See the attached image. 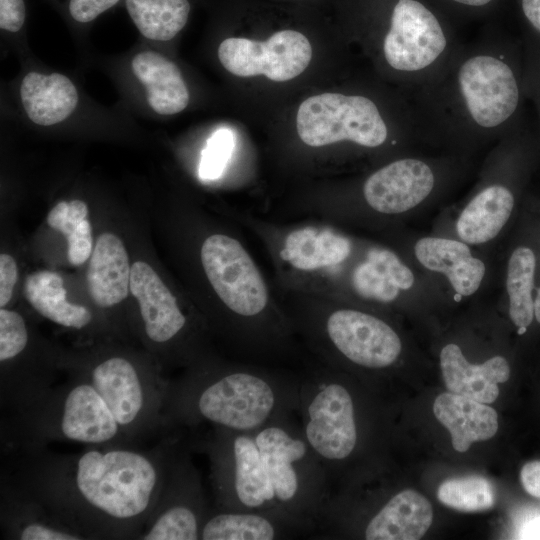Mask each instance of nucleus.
<instances>
[{
    "label": "nucleus",
    "instance_id": "obj_1",
    "mask_svg": "<svg viewBox=\"0 0 540 540\" xmlns=\"http://www.w3.org/2000/svg\"><path fill=\"white\" fill-rule=\"evenodd\" d=\"M179 437L169 433L150 450L105 444L76 453L5 443L1 481L32 495L86 539H140Z\"/></svg>",
    "mask_w": 540,
    "mask_h": 540
},
{
    "label": "nucleus",
    "instance_id": "obj_2",
    "mask_svg": "<svg viewBox=\"0 0 540 540\" xmlns=\"http://www.w3.org/2000/svg\"><path fill=\"white\" fill-rule=\"evenodd\" d=\"M301 374L211 356L170 381L165 416L170 431L200 425L255 432L298 410Z\"/></svg>",
    "mask_w": 540,
    "mask_h": 540
},
{
    "label": "nucleus",
    "instance_id": "obj_3",
    "mask_svg": "<svg viewBox=\"0 0 540 540\" xmlns=\"http://www.w3.org/2000/svg\"><path fill=\"white\" fill-rule=\"evenodd\" d=\"M70 374L69 380L57 383L32 405L5 418L4 442L133 444L90 381L75 371Z\"/></svg>",
    "mask_w": 540,
    "mask_h": 540
},
{
    "label": "nucleus",
    "instance_id": "obj_4",
    "mask_svg": "<svg viewBox=\"0 0 540 540\" xmlns=\"http://www.w3.org/2000/svg\"><path fill=\"white\" fill-rule=\"evenodd\" d=\"M293 415L254 432L278 513L314 536L331 497L327 475Z\"/></svg>",
    "mask_w": 540,
    "mask_h": 540
},
{
    "label": "nucleus",
    "instance_id": "obj_5",
    "mask_svg": "<svg viewBox=\"0 0 540 540\" xmlns=\"http://www.w3.org/2000/svg\"><path fill=\"white\" fill-rule=\"evenodd\" d=\"M301 374L300 427L328 481L359 449V405L343 375L320 361H306Z\"/></svg>",
    "mask_w": 540,
    "mask_h": 540
},
{
    "label": "nucleus",
    "instance_id": "obj_6",
    "mask_svg": "<svg viewBox=\"0 0 540 540\" xmlns=\"http://www.w3.org/2000/svg\"><path fill=\"white\" fill-rule=\"evenodd\" d=\"M72 371L95 387L130 443L172 432L165 416L170 381L155 367L113 354L74 365Z\"/></svg>",
    "mask_w": 540,
    "mask_h": 540
},
{
    "label": "nucleus",
    "instance_id": "obj_7",
    "mask_svg": "<svg viewBox=\"0 0 540 540\" xmlns=\"http://www.w3.org/2000/svg\"><path fill=\"white\" fill-rule=\"evenodd\" d=\"M208 432L187 441L191 449L208 456L214 507L278 513L254 432L223 428Z\"/></svg>",
    "mask_w": 540,
    "mask_h": 540
},
{
    "label": "nucleus",
    "instance_id": "obj_8",
    "mask_svg": "<svg viewBox=\"0 0 540 540\" xmlns=\"http://www.w3.org/2000/svg\"><path fill=\"white\" fill-rule=\"evenodd\" d=\"M130 292L138 303L146 339L171 347L177 365L187 369L212 356L200 341L191 317L148 263L132 264Z\"/></svg>",
    "mask_w": 540,
    "mask_h": 540
},
{
    "label": "nucleus",
    "instance_id": "obj_9",
    "mask_svg": "<svg viewBox=\"0 0 540 540\" xmlns=\"http://www.w3.org/2000/svg\"><path fill=\"white\" fill-rule=\"evenodd\" d=\"M296 126L300 140L315 148L342 141L375 148L388 137L387 126L372 100L341 93L327 92L304 100Z\"/></svg>",
    "mask_w": 540,
    "mask_h": 540
},
{
    "label": "nucleus",
    "instance_id": "obj_10",
    "mask_svg": "<svg viewBox=\"0 0 540 540\" xmlns=\"http://www.w3.org/2000/svg\"><path fill=\"white\" fill-rule=\"evenodd\" d=\"M180 436L172 451L164 486L140 539L199 540L208 505L187 440Z\"/></svg>",
    "mask_w": 540,
    "mask_h": 540
},
{
    "label": "nucleus",
    "instance_id": "obj_11",
    "mask_svg": "<svg viewBox=\"0 0 540 540\" xmlns=\"http://www.w3.org/2000/svg\"><path fill=\"white\" fill-rule=\"evenodd\" d=\"M223 67L239 77L265 75L284 82L300 75L309 65L312 47L309 40L295 30H281L266 41L230 37L218 48Z\"/></svg>",
    "mask_w": 540,
    "mask_h": 540
},
{
    "label": "nucleus",
    "instance_id": "obj_12",
    "mask_svg": "<svg viewBox=\"0 0 540 540\" xmlns=\"http://www.w3.org/2000/svg\"><path fill=\"white\" fill-rule=\"evenodd\" d=\"M457 86L471 120L484 129L505 123L519 103V88L511 67L496 56L468 58L457 73Z\"/></svg>",
    "mask_w": 540,
    "mask_h": 540
},
{
    "label": "nucleus",
    "instance_id": "obj_13",
    "mask_svg": "<svg viewBox=\"0 0 540 540\" xmlns=\"http://www.w3.org/2000/svg\"><path fill=\"white\" fill-rule=\"evenodd\" d=\"M446 35L436 16L417 0H398L384 38L385 60L393 69L417 72L445 51Z\"/></svg>",
    "mask_w": 540,
    "mask_h": 540
},
{
    "label": "nucleus",
    "instance_id": "obj_14",
    "mask_svg": "<svg viewBox=\"0 0 540 540\" xmlns=\"http://www.w3.org/2000/svg\"><path fill=\"white\" fill-rule=\"evenodd\" d=\"M432 169L423 161L404 158L372 173L364 182L367 205L381 214H400L419 205L433 190Z\"/></svg>",
    "mask_w": 540,
    "mask_h": 540
},
{
    "label": "nucleus",
    "instance_id": "obj_15",
    "mask_svg": "<svg viewBox=\"0 0 540 540\" xmlns=\"http://www.w3.org/2000/svg\"><path fill=\"white\" fill-rule=\"evenodd\" d=\"M1 527L8 539H86L42 502L4 481H1Z\"/></svg>",
    "mask_w": 540,
    "mask_h": 540
},
{
    "label": "nucleus",
    "instance_id": "obj_16",
    "mask_svg": "<svg viewBox=\"0 0 540 540\" xmlns=\"http://www.w3.org/2000/svg\"><path fill=\"white\" fill-rule=\"evenodd\" d=\"M307 535L287 517L263 510L211 507L200 531L201 540H275Z\"/></svg>",
    "mask_w": 540,
    "mask_h": 540
},
{
    "label": "nucleus",
    "instance_id": "obj_17",
    "mask_svg": "<svg viewBox=\"0 0 540 540\" xmlns=\"http://www.w3.org/2000/svg\"><path fill=\"white\" fill-rule=\"evenodd\" d=\"M440 367L447 389L481 403H493L499 396L498 383L508 381L511 369L507 360L495 356L482 364H470L460 347L447 344L440 353Z\"/></svg>",
    "mask_w": 540,
    "mask_h": 540
},
{
    "label": "nucleus",
    "instance_id": "obj_18",
    "mask_svg": "<svg viewBox=\"0 0 540 540\" xmlns=\"http://www.w3.org/2000/svg\"><path fill=\"white\" fill-rule=\"evenodd\" d=\"M130 276L131 266L124 243L113 233H102L86 271L91 299L100 308L119 304L130 291Z\"/></svg>",
    "mask_w": 540,
    "mask_h": 540
},
{
    "label": "nucleus",
    "instance_id": "obj_19",
    "mask_svg": "<svg viewBox=\"0 0 540 540\" xmlns=\"http://www.w3.org/2000/svg\"><path fill=\"white\" fill-rule=\"evenodd\" d=\"M433 519L430 502L420 493L405 489L390 497L366 520L363 536L367 540H418Z\"/></svg>",
    "mask_w": 540,
    "mask_h": 540
},
{
    "label": "nucleus",
    "instance_id": "obj_20",
    "mask_svg": "<svg viewBox=\"0 0 540 540\" xmlns=\"http://www.w3.org/2000/svg\"><path fill=\"white\" fill-rule=\"evenodd\" d=\"M433 412L449 430L452 446L458 452H466L474 442L492 438L498 430V416L492 407L459 394H440L434 401Z\"/></svg>",
    "mask_w": 540,
    "mask_h": 540
},
{
    "label": "nucleus",
    "instance_id": "obj_21",
    "mask_svg": "<svg viewBox=\"0 0 540 540\" xmlns=\"http://www.w3.org/2000/svg\"><path fill=\"white\" fill-rule=\"evenodd\" d=\"M131 68L147 91L150 107L160 115L183 111L189 102V92L177 65L153 51L136 54Z\"/></svg>",
    "mask_w": 540,
    "mask_h": 540
},
{
    "label": "nucleus",
    "instance_id": "obj_22",
    "mask_svg": "<svg viewBox=\"0 0 540 540\" xmlns=\"http://www.w3.org/2000/svg\"><path fill=\"white\" fill-rule=\"evenodd\" d=\"M20 96L28 118L42 126L65 120L78 103L76 87L60 73L29 72L21 82Z\"/></svg>",
    "mask_w": 540,
    "mask_h": 540
},
{
    "label": "nucleus",
    "instance_id": "obj_23",
    "mask_svg": "<svg viewBox=\"0 0 540 540\" xmlns=\"http://www.w3.org/2000/svg\"><path fill=\"white\" fill-rule=\"evenodd\" d=\"M514 205V195L507 187L495 184L484 188L458 217V236L468 244H482L492 240L510 219Z\"/></svg>",
    "mask_w": 540,
    "mask_h": 540
},
{
    "label": "nucleus",
    "instance_id": "obj_24",
    "mask_svg": "<svg viewBox=\"0 0 540 540\" xmlns=\"http://www.w3.org/2000/svg\"><path fill=\"white\" fill-rule=\"evenodd\" d=\"M24 293L29 304L44 318L65 328L81 330L91 324V311L66 298L62 277L53 271L40 270L30 273L24 283Z\"/></svg>",
    "mask_w": 540,
    "mask_h": 540
},
{
    "label": "nucleus",
    "instance_id": "obj_25",
    "mask_svg": "<svg viewBox=\"0 0 540 540\" xmlns=\"http://www.w3.org/2000/svg\"><path fill=\"white\" fill-rule=\"evenodd\" d=\"M536 255L528 246L517 247L507 265L506 290L509 298V316L524 335L534 320L533 296L535 290Z\"/></svg>",
    "mask_w": 540,
    "mask_h": 540
},
{
    "label": "nucleus",
    "instance_id": "obj_26",
    "mask_svg": "<svg viewBox=\"0 0 540 540\" xmlns=\"http://www.w3.org/2000/svg\"><path fill=\"white\" fill-rule=\"evenodd\" d=\"M126 10L146 38L169 41L186 25L191 5L189 0H124Z\"/></svg>",
    "mask_w": 540,
    "mask_h": 540
},
{
    "label": "nucleus",
    "instance_id": "obj_27",
    "mask_svg": "<svg viewBox=\"0 0 540 540\" xmlns=\"http://www.w3.org/2000/svg\"><path fill=\"white\" fill-rule=\"evenodd\" d=\"M47 224L61 232L67 241V258L74 266L82 265L92 254V228L88 206L79 199L58 202L48 213Z\"/></svg>",
    "mask_w": 540,
    "mask_h": 540
},
{
    "label": "nucleus",
    "instance_id": "obj_28",
    "mask_svg": "<svg viewBox=\"0 0 540 540\" xmlns=\"http://www.w3.org/2000/svg\"><path fill=\"white\" fill-rule=\"evenodd\" d=\"M437 497L444 505L462 512L489 510L496 500L492 483L479 475L444 481L437 490Z\"/></svg>",
    "mask_w": 540,
    "mask_h": 540
},
{
    "label": "nucleus",
    "instance_id": "obj_29",
    "mask_svg": "<svg viewBox=\"0 0 540 540\" xmlns=\"http://www.w3.org/2000/svg\"><path fill=\"white\" fill-rule=\"evenodd\" d=\"M417 260L427 269L449 275L471 255L465 242L437 237H424L414 247Z\"/></svg>",
    "mask_w": 540,
    "mask_h": 540
},
{
    "label": "nucleus",
    "instance_id": "obj_30",
    "mask_svg": "<svg viewBox=\"0 0 540 540\" xmlns=\"http://www.w3.org/2000/svg\"><path fill=\"white\" fill-rule=\"evenodd\" d=\"M234 148V137L230 130L221 128L208 139L202 151L199 177L202 180L219 178L230 159Z\"/></svg>",
    "mask_w": 540,
    "mask_h": 540
},
{
    "label": "nucleus",
    "instance_id": "obj_31",
    "mask_svg": "<svg viewBox=\"0 0 540 540\" xmlns=\"http://www.w3.org/2000/svg\"><path fill=\"white\" fill-rule=\"evenodd\" d=\"M30 339L23 316L14 311L0 309V359L6 358L26 346Z\"/></svg>",
    "mask_w": 540,
    "mask_h": 540
},
{
    "label": "nucleus",
    "instance_id": "obj_32",
    "mask_svg": "<svg viewBox=\"0 0 540 540\" xmlns=\"http://www.w3.org/2000/svg\"><path fill=\"white\" fill-rule=\"evenodd\" d=\"M485 270L483 261L470 255L447 278L457 295L469 296L480 287Z\"/></svg>",
    "mask_w": 540,
    "mask_h": 540
},
{
    "label": "nucleus",
    "instance_id": "obj_33",
    "mask_svg": "<svg viewBox=\"0 0 540 540\" xmlns=\"http://www.w3.org/2000/svg\"><path fill=\"white\" fill-rule=\"evenodd\" d=\"M120 0H66L69 17L78 24H88Z\"/></svg>",
    "mask_w": 540,
    "mask_h": 540
},
{
    "label": "nucleus",
    "instance_id": "obj_34",
    "mask_svg": "<svg viewBox=\"0 0 540 540\" xmlns=\"http://www.w3.org/2000/svg\"><path fill=\"white\" fill-rule=\"evenodd\" d=\"M18 279V266L15 259L7 254L0 255V307L4 308L11 300Z\"/></svg>",
    "mask_w": 540,
    "mask_h": 540
},
{
    "label": "nucleus",
    "instance_id": "obj_35",
    "mask_svg": "<svg viewBox=\"0 0 540 540\" xmlns=\"http://www.w3.org/2000/svg\"><path fill=\"white\" fill-rule=\"evenodd\" d=\"M519 479L524 491L540 500V460H530L523 464Z\"/></svg>",
    "mask_w": 540,
    "mask_h": 540
},
{
    "label": "nucleus",
    "instance_id": "obj_36",
    "mask_svg": "<svg viewBox=\"0 0 540 540\" xmlns=\"http://www.w3.org/2000/svg\"><path fill=\"white\" fill-rule=\"evenodd\" d=\"M517 539H540V512L524 517L516 529Z\"/></svg>",
    "mask_w": 540,
    "mask_h": 540
},
{
    "label": "nucleus",
    "instance_id": "obj_37",
    "mask_svg": "<svg viewBox=\"0 0 540 540\" xmlns=\"http://www.w3.org/2000/svg\"><path fill=\"white\" fill-rule=\"evenodd\" d=\"M522 9L528 21L540 32V0H522Z\"/></svg>",
    "mask_w": 540,
    "mask_h": 540
},
{
    "label": "nucleus",
    "instance_id": "obj_38",
    "mask_svg": "<svg viewBox=\"0 0 540 540\" xmlns=\"http://www.w3.org/2000/svg\"><path fill=\"white\" fill-rule=\"evenodd\" d=\"M534 320L540 324V286L535 288L533 296Z\"/></svg>",
    "mask_w": 540,
    "mask_h": 540
},
{
    "label": "nucleus",
    "instance_id": "obj_39",
    "mask_svg": "<svg viewBox=\"0 0 540 540\" xmlns=\"http://www.w3.org/2000/svg\"><path fill=\"white\" fill-rule=\"evenodd\" d=\"M457 3H461L468 6H483L491 2L492 0H453Z\"/></svg>",
    "mask_w": 540,
    "mask_h": 540
}]
</instances>
